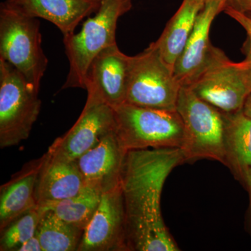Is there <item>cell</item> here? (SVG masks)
I'll list each match as a JSON object with an SVG mask.
<instances>
[{
	"label": "cell",
	"mask_w": 251,
	"mask_h": 251,
	"mask_svg": "<svg viewBox=\"0 0 251 251\" xmlns=\"http://www.w3.org/2000/svg\"><path fill=\"white\" fill-rule=\"evenodd\" d=\"M185 129L186 162L214 160L226 166L224 113L182 86L176 106Z\"/></svg>",
	"instance_id": "5"
},
{
	"label": "cell",
	"mask_w": 251,
	"mask_h": 251,
	"mask_svg": "<svg viewBox=\"0 0 251 251\" xmlns=\"http://www.w3.org/2000/svg\"><path fill=\"white\" fill-rule=\"evenodd\" d=\"M242 51L246 56L244 62L245 64L246 74L251 90V37L248 36L247 40L244 42Z\"/></svg>",
	"instance_id": "25"
},
{
	"label": "cell",
	"mask_w": 251,
	"mask_h": 251,
	"mask_svg": "<svg viewBox=\"0 0 251 251\" xmlns=\"http://www.w3.org/2000/svg\"><path fill=\"white\" fill-rule=\"evenodd\" d=\"M129 57L117 44L93 59L85 77V90L115 108L125 103Z\"/></svg>",
	"instance_id": "11"
},
{
	"label": "cell",
	"mask_w": 251,
	"mask_h": 251,
	"mask_svg": "<svg viewBox=\"0 0 251 251\" xmlns=\"http://www.w3.org/2000/svg\"><path fill=\"white\" fill-rule=\"evenodd\" d=\"M186 87L224 113L242 110L251 94L244 61L232 62L214 46L204 65Z\"/></svg>",
	"instance_id": "6"
},
{
	"label": "cell",
	"mask_w": 251,
	"mask_h": 251,
	"mask_svg": "<svg viewBox=\"0 0 251 251\" xmlns=\"http://www.w3.org/2000/svg\"><path fill=\"white\" fill-rule=\"evenodd\" d=\"M46 153L28 162L0 188V230L28 211L37 207L36 188Z\"/></svg>",
	"instance_id": "15"
},
{
	"label": "cell",
	"mask_w": 251,
	"mask_h": 251,
	"mask_svg": "<svg viewBox=\"0 0 251 251\" xmlns=\"http://www.w3.org/2000/svg\"><path fill=\"white\" fill-rule=\"evenodd\" d=\"M242 111L246 115L251 117V94L246 100L244 107H243Z\"/></svg>",
	"instance_id": "27"
},
{
	"label": "cell",
	"mask_w": 251,
	"mask_h": 251,
	"mask_svg": "<svg viewBox=\"0 0 251 251\" xmlns=\"http://www.w3.org/2000/svg\"><path fill=\"white\" fill-rule=\"evenodd\" d=\"M16 251H43V248L37 236L35 234L34 237H31L18 248Z\"/></svg>",
	"instance_id": "26"
},
{
	"label": "cell",
	"mask_w": 251,
	"mask_h": 251,
	"mask_svg": "<svg viewBox=\"0 0 251 251\" xmlns=\"http://www.w3.org/2000/svg\"><path fill=\"white\" fill-rule=\"evenodd\" d=\"M40 22L1 4L0 59L17 69L39 92L49 60L42 49Z\"/></svg>",
	"instance_id": "4"
},
{
	"label": "cell",
	"mask_w": 251,
	"mask_h": 251,
	"mask_svg": "<svg viewBox=\"0 0 251 251\" xmlns=\"http://www.w3.org/2000/svg\"><path fill=\"white\" fill-rule=\"evenodd\" d=\"M224 0L208 1L198 14L192 33L173 71L181 87L187 85L205 64L213 46L209 40L211 24L224 10Z\"/></svg>",
	"instance_id": "14"
},
{
	"label": "cell",
	"mask_w": 251,
	"mask_h": 251,
	"mask_svg": "<svg viewBox=\"0 0 251 251\" xmlns=\"http://www.w3.org/2000/svg\"><path fill=\"white\" fill-rule=\"evenodd\" d=\"M131 8L132 0H101L98 11L84 22L78 33L64 36L69 72L62 89L85 90L91 63L103 50L117 44V21Z\"/></svg>",
	"instance_id": "2"
},
{
	"label": "cell",
	"mask_w": 251,
	"mask_h": 251,
	"mask_svg": "<svg viewBox=\"0 0 251 251\" xmlns=\"http://www.w3.org/2000/svg\"><path fill=\"white\" fill-rule=\"evenodd\" d=\"M42 209L34 208L14 220L1 232L0 251H16L18 248L36 234Z\"/></svg>",
	"instance_id": "21"
},
{
	"label": "cell",
	"mask_w": 251,
	"mask_h": 251,
	"mask_svg": "<svg viewBox=\"0 0 251 251\" xmlns=\"http://www.w3.org/2000/svg\"><path fill=\"white\" fill-rule=\"evenodd\" d=\"M114 110L115 132L126 151L184 147V123L176 110L123 103Z\"/></svg>",
	"instance_id": "3"
},
{
	"label": "cell",
	"mask_w": 251,
	"mask_h": 251,
	"mask_svg": "<svg viewBox=\"0 0 251 251\" xmlns=\"http://www.w3.org/2000/svg\"><path fill=\"white\" fill-rule=\"evenodd\" d=\"M186 163L180 148L129 150L122 169L128 251H177V246L162 216V191L176 167Z\"/></svg>",
	"instance_id": "1"
},
{
	"label": "cell",
	"mask_w": 251,
	"mask_h": 251,
	"mask_svg": "<svg viewBox=\"0 0 251 251\" xmlns=\"http://www.w3.org/2000/svg\"><path fill=\"white\" fill-rule=\"evenodd\" d=\"M102 194L99 188L85 184L75 196L39 207L52 211L63 221L84 230L98 208Z\"/></svg>",
	"instance_id": "19"
},
{
	"label": "cell",
	"mask_w": 251,
	"mask_h": 251,
	"mask_svg": "<svg viewBox=\"0 0 251 251\" xmlns=\"http://www.w3.org/2000/svg\"><path fill=\"white\" fill-rule=\"evenodd\" d=\"M127 151L115 130L105 135L76 160L85 184L99 188L102 193L120 186Z\"/></svg>",
	"instance_id": "12"
},
{
	"label": "cell",
	"mask_w": 251,
	"mask_h": 251,
	"mask_svg": "<svg viewBox=\"0 0 251 251\" xmlns=\"http://www.w3.org/2000/svg\"><path fill=\"white\" fill-rule=\"evenodd\" d=\"M85 186L76 161H64L46 153L36 188L38 206L58 202L75 196Z\"/></svg>",
	"instance_id": "16"
},
{
	"label": "cell",
	"mask_w": 251,
	"mask_h": 251,
	"mask_svg": "<svg viewBox=\"0 0 251 251\" xmlns=\"http://www.w3.org/2000/svg\"><path fill=\"white\" fill-rule=\"evenodd\" d=\"M199 1H202V3L205 4L206 2H208V1H212V0H199ZM224 1H225V2H226V0H224Z\"/></svg>",
	"instance_id": "28"
},
{
	"label": "cell",
	"mask_w": 251,
	"mask_h": 251,
	"mask_svg": "<svg viewBox=\"0 0 251 251\" xmlns=\"http://www.w3.org/2000/svg\"><path fill=\"white\" fill-rule=\"evenodd\" d=\"M204 5L199 0H183L179 9L167 23L161 35L150 44L158 50L163 62L173 72Z\"/></svg>",
	"instance_id": "17"
},
{
	"label": "cell",
	"mask_w": 251,
	"mask_h": 251,
	"mask_svg": "<svg viewBox=\"0 0 251 251\" xmlns=\"http://www.w3.org/2000/svg\"><path fill=\"white\" fill-rule=\"evenodd\" d=\"M43 211L36 232L43 251H77L83 229L68 224L52 211Z\"/></svg>",
	"instance_id": "20"
},
{
	"label": "cell",
	"mask_w": 251,
	"mask_h": 251,
	"mask_svg": "<svg viewBox=\"0 0 251 251\" xmlns=\"http://www.w3.org/2000/svg\"><path fill=\"white\" fill-rule=\"evenodd\" d=\"M247 15H248V16H249V17H250L251 18V14H247Z\"/></svg>",
	"instance_id": "29"
},
{
	"label": "cell",
	"mask_w": 251,
	"mask_h": 251,
	"mask_svg": "<svg viewBox=\"0 0 251 251\" xmlns=\"http://www.w3.org/2000/svg\"><path fill=\"white\" fill-rule=\"evenodd\" d=\"M181 87L173 71L152 46L130 56L125 103L176 110Z\"/></svg>",
	"instance_id": "8"
},
{
	"label": "cell",
	"mask_w": 251,
	"mask_h": 251,
	"mask_svg": "<svg viewBox=\"0 0 251 251\" xmlns=\"http://www.w3.org/2000/svg\"><path fill=\"white\" fill-rule=\"evenodd\" d=\"M223 11L239 25L247 31V35L251 37V18L248 15L239 12L230 8H225Z\"/></svg>",
	"instance_id": "22"
},
{
	"label": "cell",
	"mask_w": 251,
	"mask_h": 251,
	"mask_svg": "<svg viewBox=\"0 0 251 251\" xmlns=\"http://www.w3.org/2000/svg\"><path fill=\"white\" fill-rule=\"evenodd\" d=\"M38 94L17 69L0 59V148L27 139L41 111Z\"/></svg>",
	"instance_id": "7"
},
{
	"label": "cell",
	"mask_w": 251,
	"mask_h": 251,
	"mask_svg": "<svg viewBox=\"0 0 251 251\" xmlns=\"http://www.w3.org/2000/svg\"><path fill=\"white\" fill-rule=\"evenodd\" d=\"M101 0H6L1 3L19 14L52 23L63 35L73 34L84 18L95 14Z\"/></svg>",
	"instance_id": "13"
},
{
	"label": "cell",
	"mask_w": 251,
	"mask_h": 251,
	"mask_svg": "<svg viewBox=\"0 0 251 251\" xmlns=\"http://www.w3.org/2000/svg\"><path fill=\"white\" fill-rule=\"evenodd\" d=\"M115 130V110L93 94H87L83 110L67 133L50 146L51 156L64 161H76Z\"/></svg>",
	"instance_id": "9"
},
{
	"label": "cell",
	"mask_w": 251,
	"mask_h": 251,
	"mask_svg": "<svg viewBox=\"0 0 251 251\" xmlns=\"http://www.w3.org/2000/svg\"><path fill=\"white\" fill-rule=\"evenodd\" d=\"M224 113L226 166L242 185L251 168V117L241 111Z\"/></svg>",
	"instance_id": "18"
},
{
	"label": "cell",
	"mask_w": 251,
	"mask_h": 251,
	"mask_svg": "<svg viewBox=\"0 0 251 251\" xmlns=\"http://www.w3.org/2000/svg\"><path fill=\"white\" fill-rule=\"evenodd\" d=\"M244 188L249 193V204L247 214H246L245 227L248 233L251 236V168H249L246 176L245 184Z\"/></svg>",
	"instance_id": "24"
},
{
	"label": "cell",
	"mask_w": 251,
	"mask_h": 251,
	"mask_svg": "<svg viewBox=\"0 0 251 251\" xmlns=\"http://www.w3.org/2000/svg\"><path fill=\"white\" fill-rule=\"evenodd\" d=\"M77 251H128L121 185L102 194L98 208L84 229Z\"/></svg>",
	"instance_id": "10"
},
{
	"label": "cell",
	"mask_w": 251,
	"mask_h": 251,
	"mask_svg": "<svg viewBox=\"0 0 251 251\" xmlns=\"http://www.w3.org/2000/svg\"><path fill=\"white\" fill-rule=\"evenodd\" d=\"M225 8H230L243 14H251V0H226Z\"/></svg>",
	"instance_id": "23"
}]
</instances>
